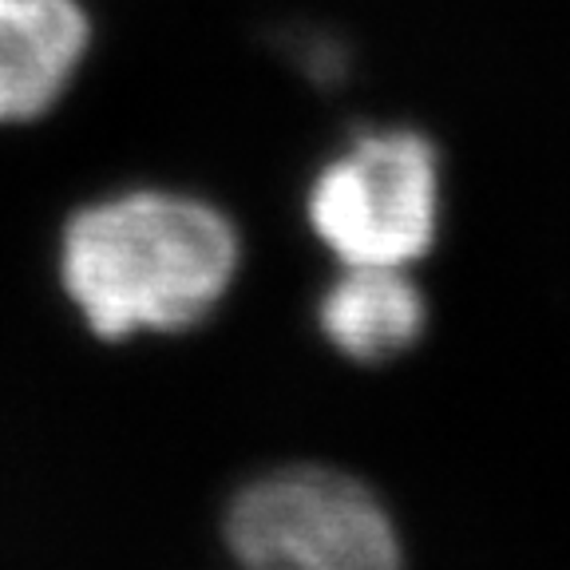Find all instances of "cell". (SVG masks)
I'll return each instance as SVG.
<instances>
[{"instance_id":"obj_1","label":"cell","mask_w":570,"mask_h":570,"mask_svg":"<svg viewBox=\"0 0 570 570\" xmlns=\"http://www.w3.org/2000/svg\"><path fill=\"white\" fill-rule=\"evenodd\" d=\"M238 269L223 210L170 190L96 203L63 234V285L99 337L178 333L210 317Z\"/></svg>"},{"instance_id":"obj_2","label":"cell","mask_w":570,"mask_h":570,"mask_svg":"<svg viewBox=\"0 0 570 570\" xmlns=\"http://www.w3.org/2000/svg\"><path fill=\"white\" fill-rule=\"evenodd\" d=\"M440 155L412 127L365 131L317 170L309 226L341 266L409 269L440 234Z\"/></svg>"},{"instance_id":"obj_3","label":"cell","mask_w":570,"mask_h":570,"mask_svg":"<svg viewBox=\"0 0 570 570\" xmlns=\"http://www.w3.org/2000/svg\"><path fill=\"white\" fill-rule=\"evenodd\" d=\"M226 543L246 570H404L384 503L330 468H285L242 488Z\"/></svg>"},{"instance_id":"obj_4","label":"cell","mask_w":570,"mask_h":570,"mask_svg":"<svg viewBox=\"0 0 570 570\" xmlns=\"http://www.w3.org/2000/svg\"><path fill=\"white\" fill-rule=\"evenodd\" d=\"M83 0H0V127L52 111L91 52Z\"/></svg>"},{"instance_id":"obj_5","label":"cell","mask_w":570,"mask_h":570,"mask_svg":"<svg viewBox=\"0 0 570 570\" xmlns=\"http://www.w3.org/2000/svg\"><path fill=\"white\" fill-rule=\"evenodd\" d=\"M317 321L337 353L361 365H381L416 345L428 325V305L409 269L345 266L321 297Z\"/></svg>"}]
</instances>
